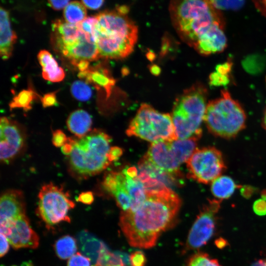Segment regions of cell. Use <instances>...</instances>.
<instances>
[{
    "label": "cell",
    "mask_w": 266,
    "mask_h": 266,
    "mask_svg": "<svg viewBox=\"0 0 266 266\" xmlns=\"http://www.w3.org/2000/svg\"><path fill=\"white\" fill-rule=\"evenodd\" d=\"M238 187L232 177L222 175L211 183L210 191L216 199L222 201L230 198Z\"/></svg>",
    "instance_id": "cell-24"
},
{
    "label": "cell",
    "mask_w": 266,
    "mask_h": 266,
    "mask_svg": "<svg viewBox=\"0 0 266 266\" xmlns=\"http://www.w3.org/2000/svg\"><path fill=\"white\" fill-rule=\"evenodd\" d=\"M221 200H208L197 216L186 241V250H196L204 245L212 236L216 227Z\"/></svg>",
    "instance_id": "cell-12"
},
{
    "label": "cell",
    "mask_w": 266,
    "mask_h": 266,
    "mask_svg": "<svg viewBox=\"0 0 266 266\" xmlns=\"http://www.w3.org/2000/svg\"><path fill=\"white\" fill-rule=\"evenodd\" d=\"M60 52L74 66L80 61H94L100 57L96 43L86 34L78 41Z\"/></svg>",
    "instance_id": "cell-18"
},
{
    "label": "cell",
    "mask_w": 266,
    "mask_h": 266,
    "mask_svg": "<svg viewBox=\"0 0 266 266\" xmlns=\"http://www.w3.org/2000/svg\"><path fill=\"white\" fill-rule=\"evenodd\" d=\"M251 266H266V261L263 260H259L254 262Z\"/></svg>",
    "instance_id": "cell-47"
},
{
    "label": "cell",
    "mask_w": 266,
    "mask_h": 266,
    "mask_svg": "<svg viewBox=\"0 0 266 266\" xmlns=\"http://www.w3.org/2000/svg\"><path fill=\"white\" fill-rule=\"evenodd\" d=\"M94 200L93 194L91 191L83 192L80 193L77 200L85 204H91Z\"/></svg>",
    "instance_id": "cell-39"
},
{
    "label": "cell",
    "mask_w": 266,
    "mask_h": 266,
    "mask_svg": "<svg viewBox=\"0 0 266 266\" xmlns=\"http://www.w3.org/2000/svg\"><path fill=\"white\" fill-rule=\"evenodd\" d=\"M169 11L177 33L192 47L213 25L225 24L220 10L209 0H172Z\"/></svg>",
    "instance_id": "cell-4"
},
{
    "label": "cell",
    "mask_w": 266,
    "mask_h": 266,
    "mask_svg": "<svg viewBox=\"0 0 266 266\" xmlns=\"http://www.w3.org/2000/svg\"><path fill=\"white\" fill-rule=\"evenodd\" d=\"M262 125L264 129L266 131V107L265 109L264 113L263 121H262Z\"/></svg>",
    "instance_id": "cell-48"
},
{
    "label": "cell",
    "mask_w": 266,
    "mask_h": 266,
    "mask_svg": "<svg viewBox=\"0 0 266 266\" xmlns=\"http://www.w3.org/2000/svg\"><path fill=\"white\" fill-rule=\"evenodd\" d=\"M186 266H221L218 261L204 253H198L191 256Z\"/></svg>",
    "instance_id": "cell-31"
},
{
    "label": "cell",
    "mask_w": 266,
    "mask_h": 266,
    "mask_svg": "<svg viewBox=\"0 0 266 266\" xmlns=\"http://www.w3.org/2000/svg\"><path fill=\"white\" fill-rule=\"evenodd\" d=\"M52 40L59 52L74 44L85 35L78 24L61 20H56L52 23Z\"/></svg>",
    "instance_id": "cell-17"
},
{
    "label": "cell",
    "mask_w": 266,
    "mask_h": 266,
    "mask_svg": "<svg viewBox=\"0 0 266 266\" xmlns=\"http://www.w3.org/2000/svg\"><path fill=\"white\" fill-rule=\"evenodd\" d=\"M70 91L75 99L82 101L89 100L92 95L91 87L83 80L74 81L71 85Z\"/></svg>",
    "instance_id": "cell-30"
},
{
    "label": "cell",
    "mask_w": 266,
    "mask_h": 266,
    "mask_svg": "<svg viewBox=\"0 0 266 266\" xmlns=\"http://www.w3.org/2000/svg\"><path fill=\"white\" fill-rule=\"evenodd\" d=\"M225 24L216 23L202 35L193 47L201 55L207 56L223 51L227 46Z\"/></svg>",
    "instance_id": "cell-15"
},
{
    "label": "cell",
    "mask_w": 266,
    "mask_h": 266,
    "mask_svg": "<svg viewBox=\"0 0 266 266\" xmlns=\"http://www.w3.org/2000/svg\"><path fill=\"white\" fill-rule=\"evenodd\" d=\"M90 62L87 61H81L78 62L75 66L80 71L86 70L89 67Z\"/></svg>",
    "instance_id": "cell-46"
},
{
    "label": "cell",
    "mask_w": 266,
    "mask_h": 266,
    "mask_svg": "<svg viewBox=\"0 0 266 266\" xmlns=\"http://www.w3.org/2000/svg\"><path fill=\"white\" fill-rule=\"evenodd\" d=\"M69 0H48L50 6L56 10L65 8L69 3Z\"/></svg>",
    "instance_id": "cell-42"
},
{
    "label": "cell",
    "mask_w": 266,
    "mask_h": 266,
    "mask_svg": "<svg viewBox=\"0 0 266 266\" xmlns=\"http://www.w3.org/2000/svg\"><path fill=\"white\" fill-rule=\"evenodd\" d=\"M181 204L179 196L169 187L147 190L138 206L122 212L119 226L131 246L150 248L173 224Z\"/></svg>",
    "instance_id": "cell-1"
},
{
    "label": "cell",
    "mask_w": 266,
    "mask_h": 266,
    "mask_svg": "<svg viewBox=\"0 0 266 266\" xmlns=\"http://www.w3.org/2000/svg\"><path fill=\"white\" fill-rule=\"evenodd\" d=\"M37 95L32 89L23 90L15 96L9 103L10 109L22 108L25 111L32 109L33 101L37 98Z\"/></svg>",
    "instance_id": "cell-28"
},
{
    "label": "cell",
    "mask_w": 266,
    "mask_h": 266,
    "mask_svg": "<svg viewBox=\"0 0 266 266\" xmlns=\"http://www.w3.org/2000/svg\"><path fill=\"white\" fill-rule=\"evenodd\" d=\"M186 163L188 178L205 184L220 176L227 168L222 152L213 146L196 148Z\"/></svg>",
    "instance_id": "cell-11"
},
{
    "label": "cell",
    "mask_w": 266,
    "mask_h": 266,
    "mask_svg": "<svg viewBox=\"0 0 266 266\" xmlns=\"http://www.w3.org/2000/svg\"><path fill=\"white\" fill-rule=\"evenodd\" d=\"M253 209L258 215H266V200L262 199L256 200L253 203Z\"/></svg>",
    "instance_id": "cell-38"
},
{
    "label": "cell",
    "mask_w": 266,
    "mask_h": 266,
    "mask_svg": "<svg viewBox=\"0 0 266 266\" xmlns=\"http://www.w3.org/2000/svg\"><path fill=\"white\" fill-rule=\"evenodd\" d=\"M86 14L85 6L77 1L69 2L64 10L65 21L72 24L81 23L87 18Z\"/></svg>",
    "instance_id": "cell-27"
},
{
    "label": "cell",
    "mask_w": 266,
    "mask_h": 266,
    "mask_svg": "<svg viewBox=\"0 0 266 266\" xmlns=\"http://www.w3.org/2000/svg\"><path fill=\"white\" fill-rule=\"evenodd\" d=\"M77 238L81 252L91 260L92 266H94L103 242L86 230L80 231Z\"/></svg>",
    "instance_id": "cell-23"
},
{
    "label": "cell",
    "mask_w": 266,
    "mask_h": 266,
    "mask_svg": "<svg viewBox=\"0 0 266 266\" xmlns=\"http://www.w3.org/2000/svg\"><path fill=\"white\" fill-rule=\"evenodd\" d=\"M78 77L88 83L92 84L96 89L102 88L108 98L115 81L109 71L99 66L89 67L84 71H79Z\"/></svg>",
    "instance_id": "cell-19"
},
{
    "label": "cell",
    "mask_w": 266,
    "mask_h": 266,
    "mask_svg": "<svg viewBox=\"0 0 266 266\" xmlns=\"http://www.w3.org/2000/svg\"></svg>",
    "instance_id": "cell-50"
},
{
    "label": "cell",
    "mask_w": 266,
    "mask_h": 266,
    "mask_svg": "<svg viewBox=\"0 0 266 266\" xmlns=\"http://www.w3.org/2000/svg\"><path fill=\"white\" fill-rule=\"evenodd\" d=\"M52 142L56 147H62L67 141L68 137L61 130H57L53 133Z\"/></svg>",
    "instance_id": "cell-36"
},
{
    "label": "cell",
    "mask_w": 266,
    "mask_h": 266,
    "mask_svg": "<svg viewBox=\"0 0 266 266\" xmlns=\"http://www.w3.org/2000/svg\"><path fill=\"white\" fill-rule=\"evenodd\" d=\"M0 54L3 60H6L12 55L17 36L11 28L8 11L2 7L0 8Z\"/></svg>",
    "instance_id": "cell-20"
},
{
    "label": "cell",
    "mask_w": 266,
    "mask_h": 266,
    "mask_svg": "<svg viewBox=\"0 0 266 266\" xmlns=\"http://www.w3.org/2000/svg\"><path fill=\"white\" fill-rule=\"evenodd\" d=\"M200 137L152 143L138 165L157 171L178 176L180 165L186 162L196 149Z\"/></svg>",
    "instance_id": "cell-7"
},
{
    "label": "cell",
    "mask_w": 266,
    "mask_h": 266,
    "mask_svg": "<svg viewBox=\"0 0 266 266\" xmlns=\"http://www.w3.org/2000/svg\"><path fill=\"white\" fill-rule=\"evenodd\" d=\"M24 215L26 206L23 193L14 189L4 192L0 200V222L14 220Z\"/></svg>",
    "instance_id": "cell-16"
},
{
    "label": "cell",
    "mask_w": 266,
    "mask_h": 266,
    "mask_svg": "<svg viewBox=\"0 0 266 266\" xmlns=\"http://www.w3.org/2000/svg\"><path fill=\"white\" fill-rule=\"evenodd\" d=\"M130 265V258L127 255L119 252H112L103 243L94 266H128Z\"/></svg>",
    "instance_id": "cell-25"
},
{
    "label": "cell",
    "mask_w": 266,
    "mask_h": 266,
    "mask_svg": "<svg viewBox=\"0 0 266 266\" xmlns=\"http://www.w3.org/2000/svg\"><path fill=\"white\" fill-rule=\"evenodd\" d=\"M244 69L252 74L262 72L266 66V58L264 56L253 54L246 57L242 62Z\"/></svg>",
    "instance_id": "cell-29"
},
{
    "label": "cell",
    "mask_w": 266,
    "mask_h": 266,
    "mask_svg": "<svg viewBox=\"0 0 266 266\" xmlns=\"http://www.w3.org/2000/svg\"><path fill=\"white\" fill-rule=\"evenodd\" d=\"M92 119L85 110L79 109L71 112L66 121L68 130L76 137H81L91 131Z\"/></svg>",
    "instance_id": "cell-22"
},
{
    "label": "cell",
    "mask_w": 266,
    "mask_h": 266,
    "mask_svg": "<svg viewBox=\"0 0 266 266\" xmlns=\"http://www.w3.org/2000/svg\"><path fill=\"white\" fill-rule=\"evenodd\" d=\"M104 0H82V3L87 8L92 10L99 9L103 4Z\"/></svg>",
    "instance_id": "cell-40"
},
{
    "label": "cell",
    "mask_w": 266,
    "mask_h": 266,
    "mask_svg": "<svg viewBox=\"0 0 266 266\" xmlns=\"http://www.w3.org/2000/svg\"><path fill=\"white\" fill-rule=\"evenodd\" d=\"M129 258L131 266H144L145 264L146 257L140 251L133 252Z\"/></svg>",
    "instance_id": "cell-35"
},
{
    "label": "cell",
    "mask_w": 266,
    "mask_h": 266,
    "mask_svg": "<svg viewBox=\"0 0 266 266\" xmlns=\"http://www.w3.org/2000/svg\"><path fill=\"white\" fill-rule=\"evenodd\" d=\"M0 231L15 249L38 246L39 237L31 227L26 214L14 220L0 222Z\"/></svg>",
    "instance_id": "cell-13"
},
{
    "label": "cell",
    "mask_w": 266,
    "mask_h": 266,
    "mask_svg": "<svg viewBox=\"0 0 266 266\" xmlns=\"http://www.w3.org/2000/svg\"><path fill=\"white\" fill-rule=\"evenodd\" d=\"M0 159L8 163L14 158L22 149L25 135L20 125L3 116L0 122Z\"/></svg>",
    "instance_id": "cell-14"
},
{
    "label": "cell",
    "mask_w": 266,
    "mask_h": 266,
    "mask_svg": "<svg viewBox=\"0 0 266 266\" xmlns=\"http://www.w3.org/2000/svg\"><path fill=\"white\" fill-rule=\"evenodd\" d=\"M230 82V75L219 73L216 71L209 76L210 84L215 86L226 85Z\"/></svg>",
    "instance_id": "cell-34"
},
{
    "label": "cell",
    "mask_w": 266,
    "mask_h": 266,
    "mask_svg": "<svg viewBox=\"0 0 266 266\" xmlns=\"http://www.w3.org/2000/svg\"><path fill=\"white\" fill-rule=\"evenodd\" d=\"M58 91L46 93L40 98V100L43 107L46 108L57 104L56 95Z\"/></svg>",
    "instance_id": "cell-37"
},
{
    "label": "cell",
    "mask_w": 266,
    "mask_h": 266,
    "mask_svg": "<svg viewBox=\"0 0 266 266\" xmlns=\"http://www.w3.org/2000/svg\"><path fill=\"white\" fill-rule=\"evenodd\" d=\"M0 256L2 257L8 252L10 243L7 237L2 233H0Z\"/></svg>",
    "instance_id": "cell-41"
},
{
    "label": "cell",
    "mask_w": 266,
    "mask_h": 266,
    "mask_svg": "<svg viewBox=\"0 0 266 266\" xmlns=\"http://www.w3.org/2000/svg\"><path fill=\"white\" fill-rule=\"evenodd\" d=\"M126 133L152 143L178 139L171 114L161 113L147 103L141 105Z\"/></svg>",
    "instance_id": "cell-8"
},
{
    "label": "cell",
    "mask_w": 266,
    "mask_h": 266,
    "mask_svg": "<svg viewBox=\"0 0 266 266\" xmlns=\"http://www.w3.org/2000/svg\"><path fill=\"white\" fill-rule=\"evenodd\" d=\"M128 12L127 6H119L115 10L96 15V43L100 57L122 59L133 51L138 38V28Z\"/></svg>",
    "instance_id": "cell-2"
},
{
    "label": "cell",
    "mask_w": 266,
    "mask_h": 266,
    "mask_svg": "<svg viewBox=\"0 0 266 266\" xmlns=\"http://www.w3.org/2000/svg\"><path fill=\"white\" fill-rule=\"evenodd\" d=\"M38 199L36 213L47 226L70 222L68 212L75 204L63 187L52 182L45 184L40 188Z\"/></svg>",
    "instance_id": "cell-10"
},
{
    "label": "cell",
    "mask_w": 266,
    "mask_h": 266,
    "mask_svg": "<svg viewBox=\"0 0 266 266\" xmlns=\"http://www.w3.org/2000/svg\"><path fill=\"white\" fill-rule=\"evenodd\" d=\"M219 10H238L241 8L245 0H209Z\"/></svg>",
    "instance_id": "cell-32"
},
{
    "label": "cell",
    "mask_w": 266,
    "mask_h": 266,
    "mask_svg": "<svg viewBox=\"0 0 266 266\" xmlns=\"http://www.w3.org/2000/svg\"><path fill=\"white\" fill-rule=\"evenodd\" d=\"M72 145L67 156L71 174L86 179L104 170L112 162L110 152L111 137L100 129H94L81 137H68Z\"/></svg>",
    "instance_id": "cell-3"
},
{
    "label": "cell",
    "mask_w": 266,
    "mask_h": 266,
    "mask_svg": "<svg viewBox=\"0 0 266 266\" xmlns=\"http://www.w3.org/2000/svg\"><path fill=\"white\" fill-rule=\"evenodd\" d=\"M207 96L205 87L197 83L186 89L176 99L171 115L178 139L201 137Z\"/></svg>",
    "instance_id": "cell-5"
},
{
    "label": "cell",
    "mask_w": 266,
    "mask_h": 266,
    "mask_svg": "<svg viewBox=\"0 0 266 266\" xmlns=\"http://www.w3.org/2000/svg\"><path fill=\"white\" fill-rule=\"evenodd\" d=\"M232 63L231 62H226L216 66V71L224 74H228L232 69Z\"/></svg>",
    "instance_id": "cell-43"
},
{
    "label": "cell",
    "mask_w": 266,
    "mask_h": 266,
    "mask_svg": "<svg viewBox=\"0 0 266 266\" xmlns=\"http://www.w3.org/2000/svg\"><path fill=\"white\" fill-rule=\"evenodd\" d=\"M37 59L42 68V76L46 80L59 82L63 80L65 72L59 66L52 54L46 50H41L37 55Z\"/></svg>",
    "instance_id": "cell-21"
},
{
    "label": "cell",
    "mask_w": 266,
    "mask_h": 266,
    "mask_svg": "<svg viewBox=\"0 0 266 266\" xmlns=\"http://www.w3.org/2000/svg\"><path fill=\"white\" fill-rule=\"evenodd\" d=\"M261 197L262 199L266 200V189L264 190L261 192Z\"/></svg>",
    "instance_id": "cell-49"
},
{
    "label": "cell",
    "mask_w": 266,
    "mask_h": 266,
    "mask_svg": "<svg viewBox=\"0 0 266 266\" xmlns=\"http://www.w3.org/2000/svg\"><path fill=\"white\" fill-rule=\"evenodd\" d=\"M252 1L258 11L266 17V0H252Z\"/></svg>",
    "instance_id": "cell-44"
},
{
    "label": "cell",
    "mask_w": 266,
    "mask_h": 266,
    "mask_svg": "<svg viewBox=\"0 0 266 266\" xmlns=\"http://www.w3.org/2000/svg\"><path fill=\"white\" fill-rule=\"evenodd\" d=\"M67 266H92V263L89 258L77 252L68 259Z\"/></svg>",
    "instance_id": "cell-33"
},
{
    "label": "cell",
    "mask_w": 266,
    "mask_h": 266,
    "mask_svg": "<svg viewBox=\"0 0 266 266\" xmlns=\"http://www.w3.org/2000/svg\"><path fill=\"white\" fill-rule=\"evenodd\" d=\"M102 186L113 197L122 211L135 209L145 199L147 190L134 167L107 173Z\"/></svg>",
    "instance_id": "cell-9"
},
{
    "label": "cell",
    "mask_w": 266,
    "mask_h": 266,
    "mask_svg": "<svg viewBox=\"0 0 266 266\" xmlns=\"http://www.w3.org/2000/svg\"><path fill=\"white\" fill-rule=\"evenodd\" d=\"M254 191V189L252 187L246 186L241 187V195L245 198H249Z\"/></svg>",
    "instance_id": "cell-45"
},
{
    "label": "cell",
    "mask_w": 266,
    "mask_h": 266,
    "mask_svg": "<svg viewBox=\"0 0 266 266\" xmlns=\"http://www.w3.org/2000/svg\"><path fill=\"white\" fill-rule=\"evenodd\" d=\"M203 121L212 135L230 139L245 128L246 115L238 101L223 90L219 97L207 102Z\"/></svg>",
    "instance_id": "cell-6"
},
{
    "label": "cell",
    "mask_w": 266,
    "mask_h": 266,
    "mask_svg": "<svg viewBox=\"0 0 266 266\" xmlns=\"http://www.w3.org/2000/svg\"><path fill=\"white\" fill-rule=\"evenodd\" d=\"M57 256L61 259L70 258L77 249L76 239L69 235L63 236L57 239L54 245Z\"/></svg>",
    "instance_id": "cell-26"
}]
</instances>
